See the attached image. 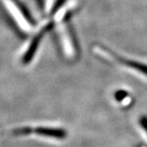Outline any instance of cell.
<instances>
[{
  "mask_svg": "<svg viewBox=\"0 0 147 147\" xmlns=\"http://www.w3.org/2000/svg\"><path fill=\"white\" fill-rule=\"evenodd\" d=\"M37 132L38 134L47 136V137H55V138H65L66 137V131L61 128H43L40 127L37 129Z\"/></svg>",
  "mask_w": 147,
  "mask_h": 147,
  "instance_id": "cell-1",
  "label": "cell"
},
{
  "mask_svg": "<svg viewBox=\"0 0 147 147\" xmlns=\"http://www.w3.org/2000/svg\"><path fill=\"white\" fill-rule=\"evenodd\" d=\"M122 61H123V63L125 64L127 66L131 67L132 69H135L138 71H140L141 73L145 74L147 75V65L139 63V62L133 61H129V60H122Z\"/></svg>",
  "mask_w": 147,
  "mask_h": 147,
  "instance_id": "cell-2",
  "label": "cell"
},
{
  "mask_svg": "<svg viewBox=\"0 0 147 147\" xmlns=\"http://www.w3.org/2000/svg\"><path fill=\"white\" fill-rule=\"evenodd\" d=\"M127 96V92L126 91H123V90H119L118 92H116L115 95V97L118 101H121L123 100L124 98H126Z\"/></svg>",
  "mask_w": 147,
  "mask_h": 147,
  "instance_id": "cell-3",
  "label": "cell"
},
{
  "mask_svg": "<svg viewBox=\"0 0 147 147\" xmlns=\"http://www.w3.org/2000/svg\"><path fill=\"white\" fill-rule=\"evenodd\" d=\"M65 0H57V2H56V3H55V5L53 7V11H52V12H56L61 7V6L63 5L64 2H65Z\"/></svg>",
  "mask_w": 147,
  "mask_h": 147,
  "instance_id": "cell-4",
  "label": "cell"
},
{
  "mask_svg": "<svg viewBox=\"0 0 147 147\" xmlns=\"http://www.w3.org/2000/svg\"><path fill=\"white\" fill-rule=\"evenodd\" d=\"M140 123L142 127L145 129V131L147 132V117L146 116H142L140 119Z\"/></svg>",
  "mask_w": 147,
  "mask_h": 147,
  "instance_id": "cell-5",
  "label": "cell"
}]
</instances>
